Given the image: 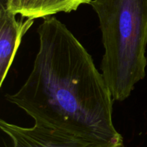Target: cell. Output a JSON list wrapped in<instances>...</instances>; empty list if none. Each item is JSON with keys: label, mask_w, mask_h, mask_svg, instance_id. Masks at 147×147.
Wrapping results in <instances>:
<instances>
[{"label": "cell", "mask_w": 147, "mask_h": 147, "mask_svg": "<svg viewBox=\"0 0 147 147\" xmlns=\"http://www.w3.org/2000/svg\"><path fill=\"white\" fill-rule=\"evenodd\" d=\"M90 0H0L9 11L24 18H46L59 12L76 11Z\"/></svg>", "instance_id": "5"}, {"label": "cell", "mask_w": 147, "mask_h": 147, "mask_svg": "<svg viewBox=\"0 0 147 147\" xmlns=\"http://www.w3.org/2000/svg\"><path fill=\"white\" fill-rule=\"evenodd\" d=\"M105 53L102 75L112 98L123 101L146 76L147 0H90Z\"/></svg>", "instance_id": "2"}, {"label": "cell", "mask_w": 147, "mask_h": 147, "mask_svg": "<svg viewBox=\"0 0 147 147\" xmlns=\"http://www.w3.org/2000/svg\"><path fill=\"white\" fill-rule=\"evenodd\" d=\"M39 50L30 76L7 101L34 123L108 147H123L113 122V98L83 45L56 17L37 29Z\"/></svg>", "instance_id": "1"}, {"label": "cell", "mask_w": 147, "mask_h": 147, "mask_svg": "<svg viewBox=\"0 0 147 147\" xmlns=\"http://www.w3.org/2000/svg\"><path fill=\"white\" fill-rule=\"evenodd\" d=\"M0 128L11 139V147H108L36 123L22 127L1 119Z\"/></svg>", "instance_id": "3"}, {"label": "cell", "mask_w": 147, "mask_h": 147, "mask_svg": "<svg viewBox=\"0 0 147 147\" xmlns=\"http://www.w3.org/2000/svg\"><path fill=\"white\" fill-rule=\"evenodd\" d=\"M16 19L4 4L0 3V86L11 67L23 36L32 27L34 19Z\"/></svg>", "instance_id": "4"}]
</instances>
